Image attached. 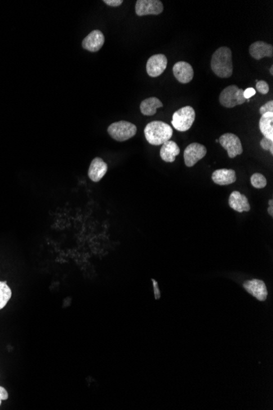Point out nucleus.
<instances>
[{"label":"nucleus","instance_id":"1","mask_svg":"<svg viewBox=\"0 0 273 410\" xmlns=\"http://www.w3.org/2000/svg\"><path fill=\"white\" fill-rule=\"evenodd\" d=\"M211 69L220 78H229L233 73L232 54L228 47H221L211 58Z\"/></svg>","mask_w":273,"mask_h":410},{"label":"nucleus","instance_id":"2","mask_svg":"<svg viewBox=\"0 0 273 410\" xmlns=\"http://www.w3.org/2000/svg\"><path fill=\"white\" fill-rule=\"evenodd\" d=\"M146 139L150 144L159 146L170 140L172 136V129L170 125L163 121H152L148 123L144 129Z\"/></svg>","mask_w":273,"mask_h":410},{"label":"nucleus","instance_id":"3","mask_svg":"<svg viewBox=\"0 0 273 410\" xmlns=\"http://www.w3.org/2000/svg\"><path fill=\"white\" fill-rule=\"evenodd\" d=\"M196 112L190 106L182 107L172 115V125L178 131H188L195 121Z\"/></svg>","mask_w":273,"mask_h":410},{"label":"nucleus","instance_id":"4","mask_svg":"<svg viewBox=\"0 0 273 410\" xmlns=\"http://www.w3.org/2000/svg\"><path fill=\"white\" fill-rule=\"evenodd\" d=\"M108 132L114 140L124 142L134 136L136 133V126L128 121H117L108 127Z\"/></svg>","mask_w":273,"mask_h":410},{"label":"nucleus","instance_id":"5","mask_svg":"<svg viewBox=\"0 0 273 410\" xmlns=\"http://www.w3.org/2000/svg\"><path fill=\"white\" fill-rule=\"evenodd\" d=\"M243 93L244 90L239 89L236 85H229L221 92L220 95V103L228 108H232L238 105H242L247 102Z\"/></svg>","mask_w":273,"mask_h":410},{"label":"nucleus","instance_id":"6","mask_svg":"<svg viewBox=\"0 0 273 410\" xmlns=\"http://www.w3.org/2000/svg\"><path fill=\"white\" fill-rule=\"evenodd\" d=\"M218 142L224 149L226 150L230 158H235L236 156L242 155L243 152L242 142L236 134L232 133L222 134Z\"/></svg>","mask_w":273,"mask_h":410},{"label":"nucleus","instance_id":"7","mask_svg":"<svg viewBox=\"0 0 273 410\" xmlns=\"http://www.w3.org/2000/svg\"><path fill=\"white\" fill-rule=\"evenodd\" d=\"M163 10V4L160 0H138L135 6V12L139 17L159 15Z\"/></svg>","mask_w":273,"mask_h":410},{"label":"nucleus","instance_id":"8","mask_svg":"<svg viewBox=\"0 0 273 410\" xmlns=\"http://www.w3.org/2000/svg\"><path fill=\"white\" fill-rule=\"evenodd\" d=\"M207 149L204 145L192 143L188 145L184 151V161L188 167H192L200 160L204 158Z\"/></svg>","mask_w":273,"mask_h":410},{"label":"nucleus","instance_id":"9","mask_svg":"<svg viewBox=\"0 0 273 410\" xmlns=\"http://www.w3.org/2000/svg\"><path fill=\"white\" fill-rule=\"evenodd\" d=\"M168 60L164 54H156L148 59L146 72L150 77L160 76L166 71Z\"/></svg>","mask_w":273,"mask_h":410},{"label":"nucleus","instance_id":"10","mask_svg":"<svg viewBox=\"0 0 273 410\" xmlns=\"http://www.w3.org/2000/svg\"><path fill=\"white\" fill-rule=\"evenodd\" d=\"M244 289L258 301H265L268 297V290L264 282L260 279H252L246 281L243 284Z\"/></svg>","mask_w":273,"mask_h":410},{"label":"nucleus","instance_id":"11","mask_svg":"<svg viewBox=\"0 0 273 410\" xmlns=\"http://www.w3.org/2000/svg\"><path fill=\"white\" fill-rule=\"evenodd\" d=\"M175 78L182 84H188L192 81L194 71L192 66L186 62H178L172 67Z\"/></svg>","mask_w":273,"mask_h":410},{"label":"nucleus","instance_id":"12","mask_svg":"<svg viewBox=\"0 0 273 410\" xmlns=\"http://www.w3.org/2000/svg\"><path fill=\"white\" fill-rule=\"evenodd\" d=\"M105 42V37L102 32L99 30L92 31L88 36L84 39L82 46L88 51L98 52L102 49Z\"/></svg>","mask_w":273,"mask_h":410},{"label":"nucleus","instance_id":"13","mask_svg":"<svg viewBox=\"0 0 273 410\" xmlns=\"http://www.w3.org/2000/svg\"><path fill=\"white\" fill-rule=\"evenodd\" d=\"M108 164L100 157L92 160L88 169V177L92 182H99L108 171Z\"/></svg>","mask_w":273,"mask_h":410},{"label":"nucleus","instance_id":"14","mask_svg":"<svg viewBox=\"0 0 273 410\" xmlns=\"http://www.w3.org/2000/svg\"><path fill=\"white\" fill-rule=\"evenodd\" d=\"M250 54L256 60L264 58H272L273 56V46L262 41H257L250 45Z\"/></svg>","mask_w":273,"mask_h":410},{"label":"nucleus","instance_id":"15","mask_svg":"<svg viewBox=\"0 0 273 410\" xmlns=\"http://www.w3.org/2000/svg\"><path fill=\"white\" fill-rule=\"evenodd\" d=\"M228 204L230 208L239 213L250 211V205L248 203V198L244 194L240 193L238 191H234L230 193Z\"/></svg>","mask_w":273,"mask_h":410},{"label":"nucleus","instance_id":"16","mask_svg":"<svg viewBox=\"0 0 273 410\" xmlns=\"http://www.w3.org/2000/svg\"><path fill=\"white\" fill-rule=\"evenodd\" d=\"M212 180L216 184L226 186L232 184L236 181L235 170L230 169H220L215 170L212 174Z\"/></svg>","mask_w":273,"mask_h":410},{"label":"nucleus","instance_id":"17","mask_svg":"<svg viewBox=\"0 0 273 410\" xmlns=\"http://www.w3.org/2000/svg\"><path fill=\"white\" fill-rule=\"evenodd\" d=\"M180 153V148L174 141L168 140L162 144L160 155L166 162L172 163L175 161L176 156Z\"/></svg>","mask_w":273,"mask_h":410},{"label":"nucleus","instance_id":"18","mask_svg":"<svg viewBox=\"0 0 273 410\" xmlns=\"http://www.w3.org/2000/svg\"><path fill=\"white\" fill-rule=\"evenodd\" d=\"M163 107V103L160 102L159 98L156 97L146 98L140 104V110L142 114L144 116H154L156 113V111L160 107Z\"/></svg>","mask_w":273,"mask_h":410},{"label":"nucleus","instance_id":"19","mask_svg":"<svg viewBox=\"0 0 273 410\" xmlns=\"http://www.w3.org/2000/svg\"><path fill=\"white\" fill-rule=\"evenodd\" d=\"M260 129L264 137L273 140V112H266L261 116Z\"/></svg>","mask_w":273,"mask_h":410},{"label":"nucleus","instance_id":"20","mask_svg":"<svg viewBox=\"0 0 273 410\" xmlns=\"http://www.w3.org/2000/svg\"><path fill=\"white\" fill-rule=\"evenodd\" d=\"M11 297V288H9L7 282H0V310L6 306Z\"/></svg>","mask_w":273,"mask_h":410},{"label":"nucleus","instance_id":"21","mask_svg":"<svg viewBox=\"0 0 273 410\" xmlns=\"http://www.w3.org/2000/svg\"><path fill=\"white\" fill-rule=\"evenodd\" d=\"M250 183L254 187L261 189V188H264V187H266V179L264 175H262V174L254 173V174L251 176Z\"/></svg>","mask_w":273,"mask_h":410},{"label":"nucleus","instance_id":"22","mask_svg":"<svg viewBox=\"0 0 273 410\" xmlns=\"http://www.w3.org/2000/svg\"><path fill=\"white\" fill-rule=\"evenodd\" d=\"M260 146L262 149L265 151H269L271 152L272 155H273V140L264 137L260 141Z\"/></svg>","mask_w":273,"mask_h":410},{"label":"nucleus","instance_id":"23","mask_svg":"<svg viewBox=\"0 0 273 410\" xmlns=\"http://www.w3.org/2000/svg\"><path fill=\"white\" fill-rule=\"evenodd\" d=\"M256 89L260 94H266L269 92L268 84L264 81H257L256 83Z\"/></svg>","mask_w":273,"mask_h":410},{"label":"nucleus","instance_id":"24","mask_svg":"<svg viewBox=\"0 0 273 410\" xmlns=\"http://www.w3.org/2000/svg\"><path fill=\"white\" fill-rule=\"evenodd\" d=\"M260 112L261 116L266 112H273V101H269L260 107Z\"/></svg>","mask_w":273,"mask_h":410},{"label":"nucleus","instance_id":"25","mask_svg":"<svg viewBox=\"0 0 273 410\" xmlns=\"http://www.w3.org/2000/svg\"><path fill=\"white\" fill-rule=\"evenodd\" d=\"M244 97L246 100H248L251 97H253L254 94H256V90L254 88H248V89L244 90Z\"/></svg>","mask_w":273,"mask_h":410},{"label":"nucleus","instance_id":"26","mask_svg":"<svg viewBox=\"0 0 273 410\" xmlns=\"http://www.w3.org/2000/svg\"><path fill=\"white\" fill-rule=\"evenodd\" d=\"M103 2L105 3L106 5L112 6V7H118L120 5H122L123 0H104Z\"/></svg>","mask_w":273,"mask_h":410},{"label":"nucleus","instance_id":"27","mask_svg":"<svg viewBox=\"0 0 273 410\" xmlns=\"http://www.w3.org/2000/svg\"><path fill=\"white\" fill-rule=\"evenodd\" d=\"M0 397H1L2 400H6V399H8V393L7 390L2 386H0Z\"/></svg>","mask_w":273,"mask_h":410},{"label":"nucleus","instance_id":"28","mask_svg":"<svg viewBox=\"0 0 273 410\" xmlns=\"http://www.w3.org/2000/svg\"><path fill=\"white\" fill-rule=\"evenodd\" d=\"M153 283V286H154V296H156V299H159L160 297V293L159 288H158V283L156 280L152 279V280Z\"/></svg>","mask_w":273,"mask_h":410},{"label":"nucleus","instance_id":"29","mask_svg":"<svg viewBox=\"0 0 273 410\" xmlns=\"http://www.w3.org/2000/svg\"><path fill=\"white\" fill-rule=\"evenodd\" d=\"M268 214L272 217L273 216V201L272 199L271 200H269V208H268Z\"/></svg>","mask_w":273,"mask_h":410},{"label":"nucleus","instance_id":"30","mask_svg":"<svg viewBox=\"0 0 273 410\" xmlns=\"http://www.w3.org/2000/svg\"><path fill=\"white\" fill-rule=\"evenodd\" d=\"M269 72H270L271 75H273V66H271V67H270V70H269Z\"/></svg>","mask_w":273,"mask_h":410},{"label":"nucleus","instance_id":"31","mask_svg":"<svg viewBox=\"0 0 273 410\" xmlns=\"http://www.w3.org/2000/svg\"><path fill=\"white\" fill-rule=\"evenodd\" d=\"M1 403H2V399H1V397H0V405H1Z\"/></svg>","mask_w":273,"mask_h":410}]
</instances>
